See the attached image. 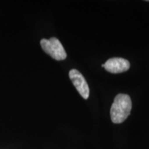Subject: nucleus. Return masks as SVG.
I'll list each match as a JSON object with an SVG mask.
<instances>
[{
  "instance_id": "obj_1",
  "label": "nucleus",
  "mask_w": 149,
  "mask_h": 149,
  "mask_svg": "<svg viewBox=\"0 0 149 149\" xmlns=\"http://www.w3.org/2000/svg\"><path fill=\"white\" fill-rule=\"evenodd\" d=\"M132 109V102L130 96L126 94L117 95L111 108V120L114 124L124 122L129 116Z\"/></svg>"
},
{
  "instance_id": "obj_3",
  "label": "nucleus",
  "mask_w": 149,
  "mask_h": 149,
  "mask_svg": "<svg viewBox=\"0 0 149 149\" xmlns=\"http://www.w3.org/2000/svg\"><path fill=\"white\" fill-rule=\"evenodd\" d=\"M69 77L81 96L84 100H87L89 97L90 90L88 84L81 72L76 69H71L69 72Z\"/></svg>"
},
{
  "instance_id": "obj_5",
  "label": "nucleus",
  "mask_w": 149,
  "mask_h": 149,
  "mask_svg": "<svg viewBox=\"0 0 149 149\" xmlns=\"http://www.w3.org/2000/svg\"><path fill=\"white\" fill-rule=\"evenodd\" d=\"M102 67H103V68H104V64L102 65Z\"/></svg>"
},
{
  "instance_id": "obj_4",
  "label": "nucleus",
  "mask_w": 149,
  "mask_h": 149,
  "mask_svg": "<svg viewBox=\"0 0 149 149\" xmlns=\"http://www.w3.org/2000/svg\"><path fill=\"white\" fill-rule=\"evenodd\" d=\"M104 68L111 73H121L127 71L129 69L130 62L127 59L121 57H113L106 61L104 64Z\"/></svg>"
},
{
  "instance_id": "obj_2",
  "label": "nucleus",
  "mask_w": 149,
  "mask_h": 149,
  "mask_svg": "<svg viewBox=\"0 0 149 149\" xmlns=\"http://www.w3.org/2000/svg\"><path fill=\"white\" fill-rule=\"evenodd\" d=\"M40 44L43 51L55 60L61 61L66 58V51L59 40L56 37H51L49 40L42 39Z\"/></svg>"
}]
</instances>
